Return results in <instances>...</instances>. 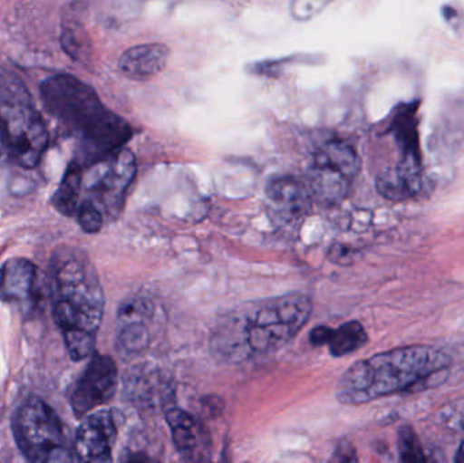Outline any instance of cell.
Instances as JSON below:
<instances>
[{
  "mask_svg": "<svg viewBox=\"0 0 464 463\" xmlns=\"http://www.w3.org/2000/svg\"><path fill=\"white\" fill-rule=\"evenodd\" d=\"M311 313L313 301L300 293L240 304L218 323L212 353L218 361L232 364L272 355L304 328Z\"/></svg>",
  "mask_w": 464,
  "mask_h": 463,
  "instance_id": "6da1fadb",
  "label": "cell"
},
{
  "mask_svg": "<svg viewBox=\"0 0 464 463\" xmlns=\"http://www.w3.org/2000/svg\"><path fill=\"white\" fill-rule=\"evenodd\" d=\"M149 321H127L120 323L119 334H117L116 348L122 358L139 355L150 344Z\"/></svg>",
  "mask_w": 464,
  "mask_h": 463,
  "instance_id": "ac0fdd59",
  "label": "cell"
},
{
  "mask_svg": "<svg viewBox=\"0 0 464 463\" xmlns=\"http://www.w3.org/2000/svg\"><path fill=\"white\" fill-rule=\"evenodd\" d=\"M136 158L121 147L83 169L82 193L102 212L105 219H116L136 176ZM82 200V198H81Z\"/></svg>",
  "mask_w": 464,
  "mask_h": 463,
  "instance_id": "ba28073f",
  "label": "cell"
},
{
  "mask_svg": "<svg viewBox=\"0 0 464 463\" xmlns=\"http://www.w3.org/2000/svg\"><path fill=\"white\" fill-rule=\"evenodd\" d=\"M52 309L71 359L92 355L105 312V294L83 250L59 247L52 257Z\"/></svg>",
  "mask_w": 464,
  "mask_h": 463,
  "instance_id": "7a4b0ae2",
  "label": "cell"
},
{
  "mask_svg": "<svg viewBox=\"0 0 464 463\" xmlns=\"http://www.w3.org/2000/svg\"><path fill=\"white\" fill-rule=\"evenodd\" d=\"M119 386V370L111 356L94 355L70 394L71 408L78 419L111 401Z\"/></svg>",
  "mask_w": 464,
  "mask_h": 463,
  "instance_id": "9c48e42d",
  "label": "cell"
},
{
  "mask_svg": "<svg viewBox=\"0 0 464 463\" xmlns=\"http://www.w3.org/2000/svg\"><path fill=\"white\" fill-rule=\"evenodd\" d=\"M421 158L403 154L402 160L394 168L386 169L376 178V188L383 198L392 201H406L416 198L422 190Z\"/></svg>",
  "mask_w": 464,
  "mask_h": 463,
  "instance_id": "8fae6325",
  "label": "cell"
},
{
  "mask_svg": "<svg viewBox=\"0 0 464 463\" xmlns=\"http://www.w3.org/2000/svg\"><path fill=\"white\" fill-rule=\"evenodd\" d=\"M170 48L165 43H140L127 49L120 56L119 68L128 79L149 81L168 65Z\"/></svg>",
  "mask_w": 464,
  "mask_h": 463,
  "instance_id": "4fadbf2b",
  "label": "cell"
},
{
  "mask_svg": "<svg viewBox=\"0 0 464 463\" xmlns=\"http://www.w3.org/2000/svg\"><path fill=\"white\" fill-rule=\"evenodd\" d=\"M0 139L24 169L35 168L49 146L48 128L26 84L7 70H0Z\"/></svg>",
  "mask_w": 464,
  "mask_h": 463,
  "instance_id": "5b68a950",
  "label": "cell"
},
{
  "mask_svg": "<svg viewBox=\"0 0 464 463\" xmlns=\"http://www.w3.org/2000/svg\"><path fill=\"white\" fill-rule=\"evenodd\" d=\"M117 427L109 410L89 413L76 431L73 453L82 462L111 461Z\"/></svg>",
  "mask_w": 464,
  "mask_h": 463,
  "instance_id": "30bf717a",
  "label": "cell"
},
{
  "mask_svg": "<svg viewBox=\"0 0 464 463\" xmlns=\"http://www.w3.org/2000/svg\"><path fill=\"white\" fill-rule=\"evenodd\" d=\"M333 2L334 0H291L289 11L295 21L307 22L319 15Z\"/></svg>",
  "mask_w": 464,
  "mask_h": 463,
  "instance_id": "ffe728a7",
  "label": "cell"
},
{
  "mask_svg": "<svg viewBox=\"0 0 464 463\" xmlns=\"http://www.w3.org/2000/svg\"><path fill=\"white\" fill-rule=\"evenodd\" d=\"M451 361L430 345L397 348L354 363L341 377V404L362 405L382 397L422 388L447 371Z\"/></svg>",
  "mask_w": 464,
  "mask_h": 463,
  "instance_id": "277c9868",
  "label": "cell"
},
{
  "mask_svg": "<svg viewBox=\"0 0 464 463\" xmlns=\"http://www.w3.org/2000/svg\"><path fill=\"white\" fill-rule=\"evenodd\" d=\"M82 182H83V165L79 160H72L67 166L62 182L52 198V204L56 211L64 217H75L82 198Z\"/></svg>",
  "mask_w": 464,
  "mask_h": 463,
  "instance_id": "2e32d148",
  "label": "cell"
},
{
  "mask_svg": "<svg viewBox=\"0 0 464 463\" xmlns=\"http://www.w3.org/2000/svg\"><path fill=\"white\" fill-rule=\"evenodd\" d=\"M362 160L351 144L341 140L327 141L314 155L308 168L307 185L314 203L330 207L348 196Z\"/></svg>",
  "mask_w": 464,
  "mask_h": 463,
  "instance_id": "52a82bcc",
  "label": "cell"
},
{
  "mask_svg": "<svg viewBox=\"0 0 464 463\" xmlns=\"http://www.w3.org/2000/svg\"><path fill=\"white\" fill-rule=\"evenodd\" d=\"M75 217L82 230L89 234L98 233L105 223V217H103L101 209L86 198H82L78 209H76Z\"/></svg>",
  "mask_w": 464,
  "mask_h": 463,
  "instance_id": "d6986e66",
  "label": "cell"
},
{
  "mask_svg": "<svg viewBox=\"0 0 464 463\" xmlns=\"http://www.w3.org/2000/svg\"><path fill=\"white\" fill-rule=\"evenodd\" d=\"M333 329L329 326H316L310 332V342L313 347H324L332 337Z\"/></svg>",
  "mask_w": 464,
  "mask_h": 463,
  "instance_id": "603a6c76",
  "label": "cell"
},
{
  "mask_svg": "<svg viewBox=\"0 0 464 463\" xmlns=\"http://www.w3.org/2000/svg\"><path fill=\"white\" fill-rule=\"evenodd\" d=\"M166 421L170 427L177 451L187 459L200 458L204 448V434L198 420L179 408H170L166 412Z\"/></svg>",
  "mask_w": 464,
  "mask_h": 463,
  "instance_id": "9a60e30c",
  "label": "cell"
},
{
  "mask_svg": "<svg viewBox=\"0 0 464 463\" xmlns=\"http://www.w3.org/2000/svg\"><path fill=\"white\" fill-rule=\"evenodd\" d=\"M400 456L405 462H425L427 458L424 456L421 445L417 439L413 429H402L400 431Z\"/></svg>",
  "mask_w": 464,
  "mask_h": 463,
  "instance_id": "44dd1931",
  "label": "cell"
},
{
  "mask_svg": "<svg viewBox=\"0 0 464 463\" xmlns=\"http://www.w3.org/2000/svg\"><path fill=\"white\" fill-rule=\"evenodd\" d=\"M455 461L459 463L464 462V443L462 446H460L459 450H458L457 458H455Z\"/></svg>",
  "mask_w": 464,
  "mask_h": 463,
  "instance_id": "cb8c5ba5",
  "label": "cell"
},
{
  "mask_svg": "<svg viewBox=\"0 0 464 463\" xmlns=\"http://www.w3.org/2000/svg\"><path fill=\"white\" fill-rule=\"evenodd\" d=\"M266 198L273 214L281 220H299L314 203L304 181L291 176L277 177L266 187Z\"/></svg>",
  "mask_w": 464,
  "mask_h": 463,
  "instance_id": "7c38bea8",
  "label": "cell"
},
{
  "mask_svg": "<svg viewBox=\"0 0 464 463\" xmlns=\"http://www.w3.org/2000/svg\"><path fill=\"white\" fill-rule=\"evenodd\" d=\"M37 266L27 258L16 257L0 266V301L29 302L37 285Z\"/></svg>",
  "mask_w": 464,
  "mask_h": 463,
  "instance_id": "5bb4252c",
  "label": "cell"
},
{
  "mask_svg": "<svg viewBox=\"0 0 464 463\" xmlns=\"http://www.w3.org/2000/svg\"><path fill=\"white\" fill-rule=\"evenodd\" d=\"M14 439L27 461L71 462L75 459L59 416L37 397L24 401L14 415Z\"/></svg>",
  "mask_w": 464,
  "mask_h": 463,
  "instance_id": "8992f818",
  "label": "cell"
},
{
  "mask_svg": "<svg viewBox=\"0 0 464 463\" xmlns=\"http://www.w3.org/2000/svg\"><path fill=\"white\" fill-rule=\"evenodd\" d=\"M368 336L364 326L357 321L343 323L338 329H333L327 347L334 358L349 355L356 352L360 348L367 344Z\"/></svg>",
  "mask_w": 464,
  "mask_h": 463,
  "instance_id": "e0dca14e",
  "label": "cell"
},
{
  "mask_svg": "<svg viewBox=\"0 0 464 463\" xmlns=\"http://www.w3.org/2000/svg\"><path fill=\"white\" fill-rule=\"evenodd\" d=\"M0 146H3V144H2V139H0Z\"/></svg>",
  "mask_w": 464,
  "mask_h": 463,
  "instance_id": "d4e9b609",
  "label": "cell"
},
{
  "mask_svg": "<svg viewBox=\"0 0 464 463\" xmlns=\"http://www.w3.org/2000/svg\"><path fill=\"white\" fill-rule=\"evenodd\" d=\"M41 97L49 114L78 139L82 165H92L132 138L130 125L106 108L94 89L75 76H49L41 84Z\"/></svg>",
  "mask_w": 464,
  "mask_h": 463,
  "instance_id": "3957f363",
  "label": "cell"
},
{
  "mask_svg": "<svg viewBox=\"0 0 464 463\" xmlns=\"http://www.w3.org/2000/svg\"><path fill=\"white\" fill-rule=\"evenodd\" d=\"M302 62V54H297V57L289 56L284 57V59L256 63V64L251 65L250 70L251 72L256 73V75L277 76L278 73L285 70V65L296 64V63Z\"/></svg>",
  "mask_w": 464,
  "mask_h": 463,
  "instance_id": "7402d4cb",
  "label": "cell"
}]
</instances>
